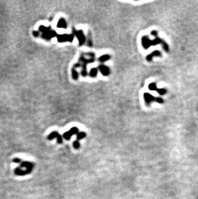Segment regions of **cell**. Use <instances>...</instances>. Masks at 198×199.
Listing matches in <instances>:
<instances>
[{"label": "cell", "instance_id": "cell-8", "mask_svg": "<svg viewBox=\"0 0 198 199\" xmlns=\"http://www.w3.org/2000/svg\"><path fill=\"white\" fill-rule=\"evenodd\" d=\"M57 28H67V23H66L64 19L61 18L59 20V21H58V23H57Z\"/></svg>", "mask_w": 198, "mask_h": 199}, {"label": "cell", "instance_id": "cell-14", "mask_svg": "<svg viewBox=\"0 0 198 199\" xmlns=\"http://www.w3.org/2000/svg\"><path fill=\"white\" fill-rule=\"evenodd\" d=\"M72 77H73V79H75V80L78 79V78H79V74H78V72H77V71L74 69V68H73V69H72Z\"/></svg>", "mask_w": 198, "mask_h": 199}, {"label": "cell", "instance_id": "cell-20", "mask_svg": "<svg viewBox=\"0 0 198 199\" xmlns=\"http://www.w3.org/2000/svg\"><path fill=\"white\" fill-rule=\"evenodd\" d=\"M156 101L157 103H160V104H162L163 103V99L161 97H156Z\"/></svg>", "mask_w": 198, "mask_h": 199}, {"label": "cell", "instance_id": "cell-21", "mask_svg": "<svg viewBox=\"0 0 198 199\" xmlns=\"http://www.w3.org/2000/svg\"><path fill=\"white\" fill-rule=\"evenodd\" d=\"M33 35H34L35 37H38L39 32L37 31H34V32H33Z\"/></svg>", "mask_w": 198, "mask_h": 199}, {"label": "cell", "instance_id": "cell-3", "mask_svg": "<svg viewBox=\"0 0 198 199\" xmlns=\"http://www.w3.org/2000/svg\"><path fill=\"white\" fill-rule=\"evenodd\" d=\"M41 36H42V38L44 39V40H50V39L52 38V37L57 36V34L55 30H51L50 29V30H48V31L45 32L44 33H43V34H42Z\"/></svg>", "mask_w": 198, "mask_h": 199}, {"label": "cell", "instance_id": "cell-15", "mask_svg": "<svg viewBox=\"0 0 198 199\" xmlns=\"http://www.w3.org/2000/svg\"><path fill=\"white\" fill-rule=\"evenodd\" d=\"M149 89L150 90H153V91H155L157 90V86L156 84L154 83V82H153V83H151L149 85Z\"/></svg>", "mask_w": 198, "mask_h": 199}, {"label": "cell", "instance_id": "cell-2", "mask_svg": "<svg viewBox=\"0 0 198 199\" xmlns=\"http://www.w3.org/2000/svg\"><path fill=\"white\" fill-rule=\"evenodd\" d=\"M74 38V35L72 34H63V35H57V40L60 43H63V42L70 41L72 42Z\"/></svg>", "mask_w": 198, "mask_h": 199}, {"label": "cell", "instance_id": "cell-1", "mask_svg": "<svg viewBox=\"0 0 198 199\" xmlns=\"http://www.w3.org/2000/svg\"><path fill=\"white\" fill-rule=\"evenodd\" d=\"M73 30H74V32H73V34L76 36V37H77L78 40H79V45H82L84 43L85 40H86V38H85V36L83 34L82 30H75V28H73Z\"/></svg>", "mask_w": 198, "mask_h": 199}, {"label": "cell", "instance_id": "cell-18", "mask_svg": "<svg viewBox=\"0 0 198 199\" xmlns=\"http://www.w3.org/2000/svg\"><path fill=\"white\" fill-rule=\"evenodd\" d=\"M157 91L158 92L159 94L160 95H164L166 92H167V90L165 88H161V89H158Z\"/></svg>", "mask_w": 198, "mask_h": 199}, {"label": "cell", "instance_id": "cell-13", "mask_svg": "<svg viewBox=\"0 0 198 199\" xmlns=\"http://www.w3.org/2000/svg\"><path fill=\"white\" fill-rule=\"evenodd\" d=\"M69 132H70V133H71V135H76V134L77 135L78 133H79V129H78L77 127L72 128L70 129V130Z\"/></svg>", "mask_w": 198, "mask_h": 199}, {"label": "cell", "instance_id": "cell-19", "mask_svg": "<svg viewBox=\"0 0 198 199\" xmlns=\"http://www.w3.org/2000/svg\"><path fill=\"white\" fill-rule=\"evenodd\" d=\"M57 141L59 144L63 143V137H62V136L60 135H59L57 137Z\"/></svg>", "mask_w": 198, "mask_h": 199}, {"label": "cell", "instance_id": "cell-6", "mask_svg": "<svg viewBox=\"0 0 198 199\" xmlns=\"http://www.w3.org/2000/svg\"><path fill=\"white\" fill-rule=\"evenodd\" d=\"M144 97L146 104H147V105H149V104L152 101H156V97H154L153 95H151V94H149V93H145L144 95Z\"/></svg>", "mask_w": 198, "mask_h": 199}, {"label": "cell", "instance_id": "cell-12", "mask_svg": "<svg viewBox=\"0 0 198 199\" xmlns=\"http://www.w3.org/2000/svg\"><path fill=\"white\" fill-rule=\"evenodd\" d=\"M86 133H85V132H79V133L77 134V140H80V139L86 137Z\"/></svg>", "mask_w": 198, "mask_h": 199}, {"label": "cell", "instance_id": "cell-4", "mask_svg": "<svg viewBox=\"0 0 198 199\" xmlns=\"http://www.w3.org/2000/svg\"><path fill=\"white\" fill-rule=\"evenodd\" d=\"M141 43L144 48L147 49L151 46V40L147 36H144L141 38Z\"/></svg>", "mask_w": 198, "mask_h": 199}, {"label": "cell", "instance_id": "cell-7", "mask_svg": "<svg viewBox=\"0 0 198 199\" xmlns=\"http://www.w3.org/2000/svg\"><path fill=\"white\" fill-rule=\"evenodd\" d=\"M161 56V52H160V51H158V50H155V51H154L153 52V53H151V54L148 55V56H147V60L148 61H151L152 59H153V58L154 57H156V56Z\"/></svg>", "mask_w": 198, "mask_h": 199}, {"label": "cell", "instance_id": "cell-10", "mask_svg": "<svg viewBox=\"0 0 198 199\" xmlns=\"http://www.w3.org/2000/svg\"><path fill=\"white\" fill-rule=\"evenodd\" d=\"M110 56H109V55H103V56H102L101 57H99V60L100 62H102V63H103V62H105L106 61L109 60V59H110Z\"/></svg>", "mask_w": 198, "mask_h": 199}, {"label": "cell", "instance_id": "cell-11", "mask_svg": "<svg viewBox=\"0 0 198 199\" xmlns=\"http://www.w3.org/2000/svg\"><path fill=\"white\" fill-rule=\"evenodd\" d=\"M98 74V69L97 68H93L92 69H91L90 72H89V75L91 77H95L97 76Z\"/></svg>", "mask_w": 198, "mask_h": 199}, {"label": "cell", "instance_id": "cell-5", "mask_svg": "<svg viewBox=\"0 0 198 199\" xmlns=\"http://www.w3.org/2000/svg\"><path fill=\"white\" fill-rule=\"evenodd\" d=\"M99 69L100 71L101 74L103 75L107 76V75H109L110 74V69L107 66L104 65H100L99 66Z\"/></svg>", "mask_w": 198, "mask_h": 199}, {"label": "cell", "instance_id": "cell-16", "mask_svg": "<svg viewBox=\"0 0 198 199\" xmlns=\"http://www.w3.org/2000/svg\"><path fill=\"white\" fill-rule=\"evenodd\" d=\"M72 135H71V133H70V132H69V131L65 132L64 134H63V137H64V139H66V140H70L71 137H72Z\"/></svg>", "mask_w": 198, "mask_h": 199}, {"label": "cell", "instance_id": "cell-9", "mask_svg": "<svg viewBox=\"0 0 198 199\" xmlns=\"http://www.w3.org/2000/svg\"><path fill=\"white\" fill-rule=\"evenodd\" d=\"M59 135L60 134H59L57 132H52V133H50V134H49V135L48 136V140H52L54 138H57Z\"/></svg>", "mask_w": 198, "mask_h": 199}, {"label": "cell", "instance_id": "cell-17", "mask_svg": "<svg viewBox=\"0 0 198 199\" xmlns=\"http://www.w3.org/2000/svg\"><path fill=\"white\" fill-rule=\"evenodd\" d=\"M73 147H74L75 149H79V148H80V143H79V140H75V141L73 142Z\"/></svg>", "mask_w": 198, "mask_h": 199}]
</instances>
